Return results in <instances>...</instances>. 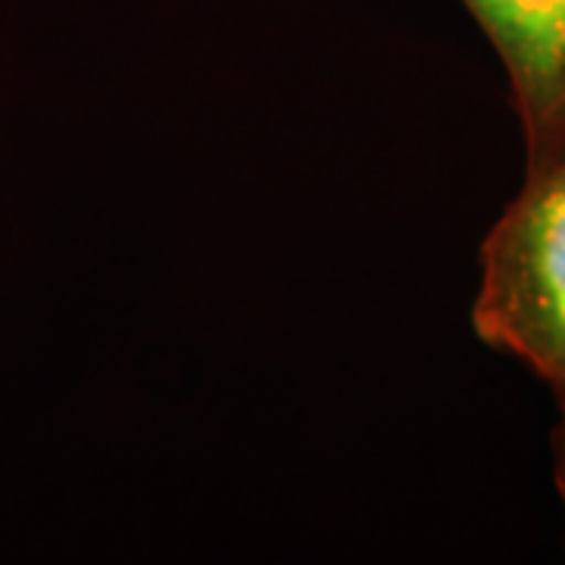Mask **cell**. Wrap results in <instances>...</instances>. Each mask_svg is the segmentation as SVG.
Returning a JSON list of instances; mask_svg holds the SVG:
<instances>
[{
  "label": "cell",
  "mask_w": 565,
  "mask_h": 565,
  "mask_svg": "<svg viewBox=\"0 0 565 565\" xmlns=\"http://www.w3.org/2000/svg\"><path fill=\"white\" fill-rule=\"evenodd\" d=\"M559 408H563V422H559V430L553 437V446H556V487H559L565 503V403H559Z\"/></svg>",
  "instance_id": "3957f363"
},
{
  "label": "cell",
  "mask_w": 565,
  "mask_h": 565,
  "mask_svg": "<svg viewBox=\"0 0 565 565\" xmlns=\"http://www.w3.org/2000/svg\"><path fill=\"white\" fill-rule=\"evenodd\" d=\"M471 321L565 403V145L527 163L522 192L487 233Z\"/></svg>",
  "instance_id": "6da1fadb"
},
{
  "label": "cell",
  "mask_w": 565,
  "mask_h": 565,
  "mask_svg": "<svg viewBox=\"0 0 565 565\" xmlns=\"http://www.w3.org/2000/svg\"><path fill=\"white\" fill-rule=\"evenodd\" d=\"M497 47L527 163L565 145V0H462Z\"/></svg>",
  "instance_id": "7a4b0ae2"
}]
</instances>
